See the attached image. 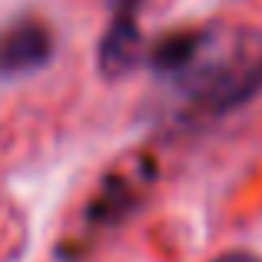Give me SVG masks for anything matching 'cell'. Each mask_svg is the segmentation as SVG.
Segmentation results:
<instances>
[{
  "label": "cell",
  "mask_w": 262,
  "mask_h": 262,
  "mask_svg": "<svg viewBox=\"0 0 262 262\" xmlns=\"http://www.w3.org/2000/svg\"><path fill=\"white\" fill-rule=\"evenodd\" d=\"M212 262H262V259L252 256V252H223V256H216Z\"/></svg>",
  "instance_id": "cell-4"
},
{
  "label": "cell",
  "mask_w": 262,
  "mask_h": 262,
  "mask_svg": "<svg viewBox=\"0 0 262 262\" xmlns=\"http://www.w3.org/2000/svg\"><path fill=\"white\" fill-rule=\"evenodd\" d=\"M149 60L206 113H229L262 93V33L249 27L169 33Z\"/></svg>",
  "instance_id": "cell-1"
},
{
  "label": "cell",
  "mask_w": 262,
  "mask_h": 262,
  "mask_svg": "<svg viewBox=\"0 0 262 262\" xmlns=\"http://www.w3.org/2000/svg\"><path fill=\"white\" fill-rule=\"evenodd\" d=\"M133 10L136 7H116V17L100 40V73L106 80L126 77L140 60V27Z\"/></svg>",
  "instance_id": "cell-3"
},
{
  "label": "cell",
  "mask_w": 262,
  "mask_h": 262,
  "mask_svg": "<svg viewBox=\"0 0 262 262\" xmlns=\"http://www.w3.org/2000/svg\"><path fill=\"white\" fill-rule=\"evenodd\" d=\"M143 0H116V7H140Z\"/></svg>",
  "instance_id": "cell-5"
},
{
  "label": "cell",
  "mask_w": 262,
  "mask_h": 262,
  "mask_svg": "<svg viewBox=\"0 0 262 262\" xmlns=\"http://www.w3.org/2000/svg\"><path fill=\"white\" fill-rule=\"evenodd\" d=\"M53 60V30L37 17H17L0 27V80H20Z\"/></svg>",
  "instance_id": "cell-2"
}]
</instances>
